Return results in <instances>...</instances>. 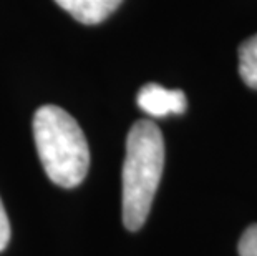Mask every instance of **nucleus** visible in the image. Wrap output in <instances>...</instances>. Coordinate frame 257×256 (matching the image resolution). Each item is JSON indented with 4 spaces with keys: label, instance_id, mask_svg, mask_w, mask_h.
Segmentation results:
<instances>
[{
    "label": "nucleus",
    "instance_id": "1",
    "mask_svg": "<svg viewBox=\"0 0 257 256\" xmlns=\"http://www.w3.org/2000/svg\"><path fill=\"white\" fill-rule=\"evenodd\" d=\"M165 166V140L150 120H138L126 138L123 163V223L130 231L145 225Z\"/></svg>",
    "mask_w": 257,
    "mask_h": 256
},
{
    "label": "nucleus",
    "instance_id": "2",
    "mask_svg": "<svg viewBox=\"0 0 257 256\" xmlns=\"http://www.w3.org/2000/svg\"><path fill=\"white\" fill-rule=\"evenodd\" d=\"M34 138L47 177L62 188H75L90 168V150L76 120L57 105H43L34 117Z\"/></svg>",
    "mask_w": 257,
    "mask_h": 256
},
{
    "label": "nucleus",
    "instance_id": "3",
    "mask_svg": "<svg viewBox=\"0 0 257 256\" xmlns=\"http://www.w3.org/2000/svg\"><path fill=\"white\" fill-rule=\"evenodd\" d=\"M138 107L151 117L181 115L186 112V95L183 90H168L158 83H146L136 97Z\"/></svg>",
    "mask_w": 257,
    "mask_h": 256
},
{
    "label": "nucleus",
    "instance_id": "4",
    "mask_svg": "<svg viewBox=\"0 0 257 256\" xmlns=\"http://www.w3.org/2000/svg\"><path fill=\"white\" fill-rule=\"evenodd\" d=\"M75 20L85 25H96L108 19L123 0H55Z\"/></svg>",
    "mask_w": 257,
    "mask_h": 256
},
{
    "label": "nucleus",
    "instance_id": "5",
    "mask_svg": "<svg viewBox=\"0 0 257 256\" xmlns=\"http://www.w3.org/2000/svg\"><path fill=\"white\" fill-rule=\"evenodd\" d=\"M239 75L245 85L257 90V35L239 45Z\"/></svg>",
    "mask_w": 257,
    "mask_h": 256
},
{
    "label": "nucleus",
    "instance_id": "6",
    "mask_svg": "<svg viewBox=\"0 0 257 256\" xmlns=\"http://www.w3.org/2000/svg\"><path fill=\"white\" fill-rule=\"evenodd\" d=\"M240 256H257V225L249 226L239 241Z\"/></svg>",
    "mask_w": 257,
    "mask_h": 256
},
{
    "label": "nucleus",
    "instance_id": "7",
    "mask_svg": "<svg viewBox=\"0 0 257 256\" xmlns=\"http://www.w3.org/2000/svg\"><path fill=\"white\" fill-rule=\"evenodd\" d=\"M10 239V221L7 216V211L4 208V203L0 200V251H4Z\"/></svg>",
    "mask_w": 257,
    "mask_h": 256
}]
</instances>
